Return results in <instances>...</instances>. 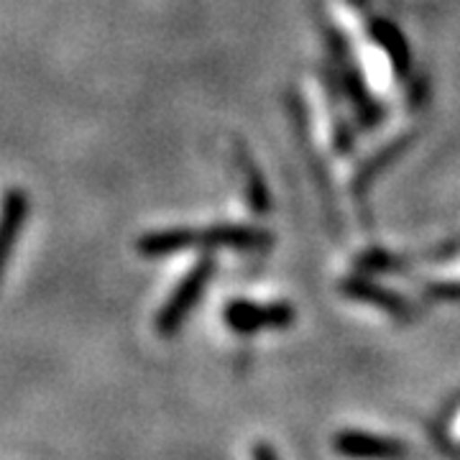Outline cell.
<instances>
[{"mask_svg": "<svg viewBox=\"0 0 460 460\" xmlns=\"http://www.w3.org/2000/svg\"><path fill=\"white\" fill-rule=\"evenodd\" d=\"M238 162H241V169H243V174H246L248 208H251L253 213L266 215L271 210V198H269V187H266V181H263L259 166L251 162L246 148L238 151Z\"/></svg>", "mask_w": 460, "mask_h": 460, "instance_id": "8", "label": "cell"}, {"mask_svg": "<svg viewBox=\"0 0 460 460\" xmlns=\"http://www.w3.org/2000/svg\"><path fill=\"white\" fill-rule=\"evenodd\" d=\"M332 445L338 453L350 456V458H394V456L407 453V445L394 438H381V435H368V432H356V429H345L341 435H335Z\"/></svg>", "mask_w": 460, "mask_h": 460, "instance_id": "6", "label": "cell"}, {"mask_svg": "<svg viewBox=\"0 0 460 460\" xmlns=\"http://www.w3.org/2000/svg\"><path fill=\"white\" fill-rule=\"evenodd\" d=\"M341 292L350 299H361L368 305H376L384 313L394 314L396 320H414L417 307L411 305L410 299H404L402 295H396L386 287H378L376 281L366 279V277H348L341 281Z\"/></svg>", "mask_w": 460, "mask_h": 460, "instance_id": "4", "label": "cell"}, {"mask_svg": "<svg viewBox=\"0 0 460 460\" xmlns=\"http://www.w3.org/2000/svg\"><path fill=\"white\" fill-rule=\"evenodd\" d=\"M215 269H217V261H215L213 256H205L202 261H198L187 271V277L177 284V289L172 292L164 307L159 310L156 330L162 335H174L181 328V323L187 320V314L192 313V307L199 302L205 287L213 279Z\"/></svg>", "mask_w": 460, "mask_h": 460, "instance_id": "2", "label": "cell"}, {"mask_svg": "<svg viewBox=\"0 0 460 460\" xmlns=\"http://www.w3.org/2000/svg\"><path fill=\"white\" fill-rule=\"evenodd\" d=\"M226 325L241 335H251L266 328H287L295 323V310L287 302H274V305H256L248 299H235L226 307Z\"/></svg>", "mask_w": 460, "mask_h": 460, "instance_id": "3", "label": "cell"}, {"mask_svg": "<svg viewBox=\"0 0 460 460\" xmlns=\"http://www.w3.org/2000/svg\"><path fill=\"white\" fill-rule=\"evenodd\" d=\"M368 33L371 39L376 41L381 49L386 51L389 62L394 66V72L399 77H407L411 72V54H410V44L407 39L402 36V31L396 29L392 21L381 16H371L368 18Z\"/></svg>", "mask_w": 460, "mask_h": 460, "instance_id": "7", "label": "cell"}, {"mask_svg": "<svg viewBox=\"0 0 460 460\" xmlns=\"http://www.w3.org/2000/svg\"><path fill=\"white\" fill-rule=\"evenodd\" d=\"M274 243L271 233L261 228H248V226H210V228H172L146 233L138 238L136 248L146 259L169 256L184 248H266Z\"/></svg>", "mask_w": 460, "mask_h": 460, "instance_id": "1", "label": "cell"}, {"mask_svg": "<svg viewBox=\"0 0 460 460\" xmlns=\"http://www.w3.org/2000/svg\"><path fill=\"white\" fill-rule=\"evenodd\" d=\"M407 144H410V138H404V141H394L392 146L384 148V151H381V156H374V159H371L368 164L363 166L361 174H358V180H356V192H363V190L368 187V181H371V177L376 174L378 169H381V166H384V164H389V162H392L396 154H399L402 148L407 146Z\"/></svg>", "mask_w": 460, "mask_h": 460, "instance_id": "9", "label": "cell"}, {"mask_svg": "<svg viewBox=\"0 0 460 460\" xmlns=\"http://www.w3.org/2000/svg\"><path fill=\"white\" fill-rule=\"evenodd\" d=\"M26 215H29V195L21 187L5 190L3 205H0V279H3L5 263L16 248L18 233L26 223Z\"/></svg>", "mask_w": 460, "mask_h": 460, "instance_id": "5", "label": "cell"}, {"mask_svg": "<svg viewBox=\"0 0 460 460\" xmlns=\"http://www.w3.org/2000/svg\"><path fill=\"white\" fill-rule=\"evenodd\" d=\"M422 295L440 302H460V281H428L422 287Z\"/></svg>", "mask_w": 460, "mask_h": 460, "instance_id": "10", "label": "cell"}, {"mask_svg": "<svg viewBox=\"0 0 460 460\" xmlns=\"http://www.w3.org/2000/svg\"><path fill=\"white\" fill-rule=\"evenodd\" d=\"M253 456L256 458H277V450L274 447H253Z\"/></svg>", "mask_w": 460, "mask_h": 460, "instance_id": "11", "label": "cell"}]
</instances>
